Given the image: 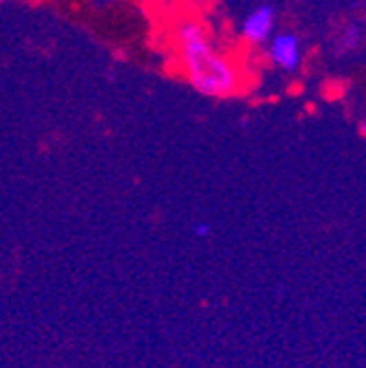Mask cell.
I'll return each mask as SVG.
<instances>
[{
  "label": "cell",
  "mask_w": 366,
  "mask_h": 368,
  "mask_svg": "<svg viewBox=\"0 0 366 368\" xmlns=\"http://www.w3.org/2000/svg\"><path fill=\"white\" fill-rule=\"evenodd\" d=\"M195 232H198V235H206V232H209V226H206V224H200L198 228H195Z\"/></svg>",
  "instance_id": "cell-5"
},
{
  "label": "cell",
  "mask_w": 366,
  "mask_h": 368,
  "mask_svg": "<svg viewBox=\"0 0 366 368\" xmlns=\"http://www.w3.org/2000/svg\"><path fill=\"white\" fill-rule=\"evenodd\" d=\"M358 35H360V29H349L345 33V42H343V48H351L353 44L358 42Z\"/></svg>",
  "instance_id": "cell-4"
},
{
  "label": "cell",
  "mask_w": 366,
  "mask_h": 368,
  "mask_svg": "<svg viewBox=\"0 0 366 368\" xmlns=\"http://www.w3.org/2000/svg\"><path fill=\"white\" fill-rule=\"evenodd\" d=\"M176 38L182 51V66L195 90L206 96H230L237 92L239 75L235 66L213 48L200 22H180Z\"/></svg>",
  "instance_id": "cell-1"
},
{
  "label": "cell",
  "mask_w": 366,
  "mask_h": 368,
  "mask_svg": "<svg viewBox=\"0 0 366 368\" xmlns=\"http://www.w3.org/2000/svg\"><path fill=\"white\" fill-rule=\"evenodd\" d=\"M272 59L285 70H294L298 66L301 46H298V40L294 38V35H289V33L278 35L272 44Z\"/></svg>",
  "instance_id": "cell-2"
},
{
  "label": "cell",
  "mask_w": 366,
  "mask_h": 368,
  "mask_svg": "<svg viewBox=\"0 0 366 368\" xmlns=\"http://www.w3.org/2000/svg\"><path fill=\"white\" fill-rule=\"evenodd\" d=\"M272 20H274V11L270 7H259L254 14L243 24V35L250 42H263L272 31Z\"/></svg>",
  "instance_id": "cell-3"
}]
</instances>
